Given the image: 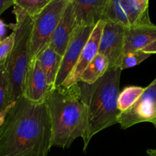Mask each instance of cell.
I'll return each instance as SVG.
<instances>
[{
	"label": "cell",
	"mask_w": 156,
	"mask_h": 156,
	"mask_svg": "<svg viewBox=\"0 0 156 156\" xmlns=\"http://www.w3.org/2000/svg\"><path fill=\"white\" fill-rule=\"evenodd\" d=\"M51 147L47 105L21 96L12 103L0 126V156H47Z\"/></svg>",
	"instance_id": "6da1fadb"
},
{
	"label": "cell",
	"mask_w": 156,
	"mask_h": 156,
	"mask_svg": "<svg viewBox=\"0 0 156 156\" xmlns=\"http://www.w3.org/2000/svg\"><path fill=\"white\" fill-rule=\"evenodd\" d=\"M45 103L51 123L52 146L67 149L87 130V111L78 84L50 91Z\"/></svg>",
	"instance_id": "7a4b0ae2"
},
{
	"label": "cell",
	"mask_w": 156,
	"mask_h": 156,
	"mask_svg": "<svg viewBox=\"0 0 156 156\" xmlns=\"http://www.w3.org/2000/svg\"><path fill=\"white\" fill-rule=\"evenodd\" d=\"M121 73L120 68H109L95 83L77 82L87 111V130L83 140L84 152L96 134L118 123L121 114L117 108Z\"/></svg>",
	"instance_id": "3957f363"
},
{
	"label": "cell",
	"mask_w": 156,
	"mask_h": 156,
	"mask_svg": "<svg viewBox=\"0 0 156 156\" xmlns=\"http://www.w3.org/2000/svg\"><path fill=\"white\" fill-rule=\"evenodd\" d=\"M15 24L7 25L14 34V44L6 60V72L10 88L11 103L23 95V88L31 59L33 18L27 15L19 6L14 4Z\"/></svg>",
	"instance_id": "277c9868"
},
{
	"label": "cell",
	"mask_w": 156,
	"mask_h": 156,
	"mask_svg": "<svg viewBox=\"0 0 156 156\" xmlns=\"http://www.w3.org/2000/svg\"><path fill=\"white\" fill-rule=\"evenodd\" d=\"M68 2L69 0H50L44 10L33 18L31 42L32 60L49 44Z\"/></svg>",
	"instance_id": "5b68a950"
},
{
	"label": "cell",
	"mask_w": 156,
	"mask_h": 156,
	"mask_svg": "<svg viewBox=\"0 0 156 156\" xmlns=\"http://www.w3.org/2000/svg\"><path fill=\"white\" fill-rule=\"evenodd\" d=\"M148 5V0H108L103 21L125 28L151 24Z\"/></svg>",
	"instance_id": "8992f818"
},
{
	"label": "cell",
	"mask_w": 156,
	"mask_h": 156,
	"mask_svg": "<svg viewBox=\"0 0 156 156\" xmlns=\"http://www.w3.org/2000/svg\"><path fill=\"white\" fill-rule=\"evenodd\" d=\"M156 119V79L145 88L134 105L119 116L118 123L126 129L138 123H152Z\"/></svg>",
	"instance_id": "52a82bcc"
},
{
	"label": "cell",
	"mask_w": 156,
	"mask_h": 156,
	"mask_svg": "<svg viewBox=\"0 0 156 156\" xmlns=\"http://www.w3.org/2000/svg\"><path fill=\"white\" fill-rule=\"evenodd\" d=\"M125 27L105 21L99 46V54L109 62V68H119L123 56Z\"/></svg>",
	"instance_id": "ba28073f"
},
{
	"label": "cell",
	"mask_w": 156,
	"mask_h": 156,
	"mask_svg": "<svg viewBox=\"0 0 156 156\" xmlns=\"http://www.w3.org/2000/svg\"><path fill=\"white\" fill-rule=\"evenodd\" d=\"M94 27H77L62 57L54 88L61 86L73 70Z\"/></svg>",
	"instance_id": "9c48e42d"
},
{
	"label": "cell",
	"mask_w": 156,
	"mask_h": 156,
	"mask_svg": "<svg viewBox=\"0 0 156 156\" xmlns=\"http://www.w3.org/2000/svg\"><path fill=\"white\" fill-rule=\"evenodd\" d=\"M104 23L105 21L102 20L95 26L87 44L82 50L76 65L61 86L67 88L75 85L80 81V76L82 73L86 69L87 66L99 53V41H100Z\"/></svg>",
	"instance_id": "30bf717a"
},
{
	"label": "cell",
	"mask_w": 156,
	"mask_h": 156,
	"mask_svg": "<svg viewBox=\"0 0 156 156\" xmlns=\"http://www.w3.org/2000/svg\"><path fill=\"white\" fill-rule=\"evenodd\" d=\"M45 75L36 59L31 61L23 88V97L35 103L45 102L50 91Z\"/></svg>",
	"instance_id": "8fae6325"
},
{
	"label": "cell",
	"mask_w": 156,
	"mask_h": 156,
	"mask_svg": "<svg viewBox=\"0 0 156 156\" xmlns=\"http://www.w3.org/2000/svg\"><path fill=\"white\" fill-rule=\"evenodd\" d=\"M77 27H95L103 21L108 0H70Z\"/></svg>",
	"instance_id": "7c38bea8"
},
{
	"label": "cell",
	"mask_w": 156,
	"mask_h": 156,
	"mask_svg": "<svg viewBox=\"0 0 156 156\" xmlns=\"http://www.w3.org/2000/svg\"><path fill=\"white\" fill-rule=\"evenodd\" d=\"M76 27L77 26L73 5L70 0H69L48 45L58 54L63 56Z\"/></svg>",
	"instance_id": "4fadbf2b"
},
{
	"label": "cell",
	"mask_w": 156,
	"mask_h": 156,
	"mask_svg": "<svg viewBox=\"0 0 156 156\" xmlns=\"http://www.w3.org/2000/svg\"><path fill=\"white\" fill-rule=\"evenodd\" d=\"M154 41H156V25L153 23L125 28L123 55L142 50Z\"/></svg>",
	"instance_id": "5bb4252c"
},
{
	"label": "cell",
	"mask_w": 156,
	"mask_h": 156,
	"mask_svg": "<svg viewBox=\"0 0 156 156\" xmlns=\"http://www.w3.org/2000/svg\"><path fill=\"white\" fill-rule=\"evenodd\" d=\"M62 57V56L58 54L50 46L47 45L35 58L45 75L47 84L52 88H54V83Z\"/></svg>",
	"instance_id": "9a60e30c"
},
{
	"label": "cell",
	"mask_w": 156,
	"mask_h": 156,
	"mask_svg": "<svg viewBox=\"0 0 156 156\" xmlns=\"http://www.w3.org/2000/svg\"><path fill=\"white\" fill-rule=\"evenodd\" d=\"M108 69L109 62L107 59L103 56L98 53L82 73L80 76V82L89 85L95 83L102 77Z\"/></svg>",
	"instance_id": "2e32d148"
},
{
	"label": "cell",
	"mask_w": 156,
	"mask_h": 156,
	"mask_svg": "<svg viewBox=\"0 0 156 156\" xmlns=\"http://www.w3.org/2000/svg\"><path fill=\"white\" fill-rule=\"evenodd\" d=\"M145 88L139 86L125 87L119 92L117 101V108L121 113L129 109L139 99V98L143 93Z\"/></svg>",
	"instance_id": "e0dca14e"
},
{
	"label": "cell",
	"mask_w": 156,
	"mask_h": 156,
	"mask_svg": "<svg viewBox=\"0 0 156 156\" xmlns=\"http://www.w3.org/2000/svg\"><path fill=\"white\" fill-rule=\"evenodd\" d=\"M11 104L10 88L6 72V61H5L0 63V113Z\"/></svg>",
	"instance_id": "ac0fdd59"
},
{
	"label": "cell",
	"mask_w": 156,
	"mask_h": 156,
	"mask_svg": "<svg viewBox=\"0 0 156 156\" xmlns=\"http://www.w3.org/2000/svg\"><path fill=\"white\" fill-rule=\"evenodd\" d=\"M50 0H15V5L19 6L28 16L34 18L38 16Z\"/></svg>",
	"instance_id": "d6986e66"
},
{
	"label": "cell",
	"mask_w": 156,
	"mask_h": 156,
	"mask_svg": "<svg viewBox=\"0 0 156 156\" xmlns=\"http://www.w3.org/2000/svg\"><path fill=\"white\" fill-rule=\"evenodd\" d=\"M151 56V54L145 53L142 50L124 54L122 56V59H121L119 68L122 71V70L134 67L142 63L143 61H145V59H148Z\"/></svg>",
	"instance_id": "ffe728a7"
},
{
	"label": "cell",
	"mask_w": 156,
	"mask_h": 156,
	"mask_svg": "<svg viewBox=\"0 0 156 156\" xmlns=\"http://www.w3.org/2000/svg\"><path fill=\"white\" fill-rule=\"evenodd\" d=\"M14 44V34L12 32L10 35L0 41V63L7 60L11 53Z\"/></svg>",
	"instance_id": "44dd1931"
},
{
	"label": "cell",
	"mask_w": 156,
	"mask_h": 156,
	"mask_svg": "<svg viewBox=\"0 0 156 156\" xmlns=\"http://www.w3.org/2000/svg\"><path fill=\"white\" fill-rule=\"evenodd\" d=\"M14 4L15 0H0V16L9 8L13 6Z\"/></svg>",
	"instance_id": "7402d4cb"
},
{
	"label": "cell",
	"mask_w": 156,
	"mask_h": 156,
	"mask_svg": "<svg viewBox=\"0 0 156 156\" xmlns=\"http://www.w3.org/2000/svg\"><path fill=\"white\" fill-rule=\"evenodd\" d=\"M142 51L145 52V53H149V54H154L156 53V41H153L152 43L149 44V45L147 46L146 47L142 50Z\"/></svg>",
	"instance_id": "603a6c76"
},
{
	"label": "cell",
	"mask_w": 156,
	"mask_h": 156,
	"mask_svg": "<svg viewBox=\"0 0 156 156\" xmlns=\"http://www.w3.org/2000/svg\"><path fill=\"white\" fill-rule=\"evenodd\" d=\"M6 27H7V24H5L4 21L0 19V41L6 37H5L6 33Z\"/></svg>",
	"instance_id": "cb8c5ba5"
},
{
	"label": "cell",
	"mask_w": 156,
	"mask_h": 156,
	"mask_svg": "<svg viewBox=\"0 0 156 156\" xmlns=\"http://www.w3.org/2000/svg\"><path fill=\"white\" fill-rule=\"evenodd\" d=\"M12 103L11 104V105H9V106L8 107V108H6V109H5L4 111H2V112L0 113V126H1L3 124V123H4V122H5V120H6V116H7L8 112H9V108H11V106H12Z\"/></svg>",
	"instance_id": "d4e9b609"
},
{
	"label": "cell",
	"mask_w": 156,
	"mask_h": 156,
	"mask_svg": "<svg viewBox=\"0 0 156 156\" xmlns=\"http://www.w3.org/2000/svg\"><path fill=\"white\" fill-rule=\"evenodd\" d=\"M147 154L148 156H156V149H150L146 151Z\"/></svg>",
	"instance_id": "484cf974"
},
{
	"label": "cell",
	"mask_w": 156,
	"mask_h": 156,
	"mask_svg": "<svg viewBox=\"0 0 156 156\" xmlns=\"http://www.w3.org/2000/svg\"><path fill=\"white\" fill-rule=\"evenodd\" d=\"M152 123V124L154 125V127H155V129H156V119H155V120H154V121H153L152 123Z\"/></svg>",
	"instance_id": "4316f807"
}]
</instances>
